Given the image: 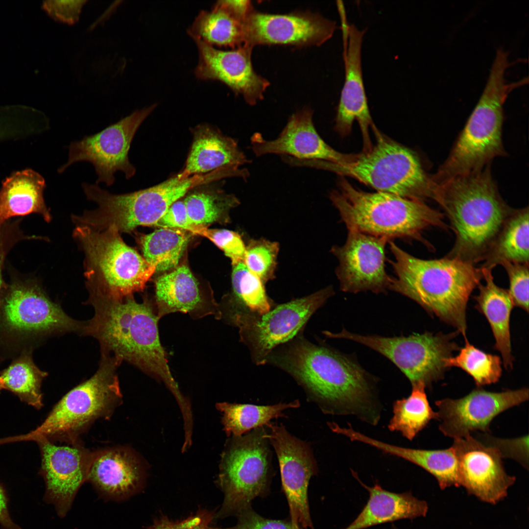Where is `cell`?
Masks as SVG:
<instances>
[{
  "mask_svg": "<svg viewBox=\"0 0 529 529\" xmlns=\"http://www.w3.org/2000/svg\"><path fill=\"white\" fill-rule=\"evenodd\" d=\"M268 360L293 376L324 413L354 415L372 425L378 422L372 380L345 355L301 340Z\"/></svg>",
  "mask_w": 529,
  "mask_h": 529,
  "instance_id": "1",
  "label": "cell"
},
{
  "mask_svg": "<svg viewBox=\"0 0 529 529\" xmlns=\"http://www.w3.org/2000/svg\"><path fill=\"white\" fill-rule=\"evenodd\" d=\"M89 302L95 314L84 324L82 333L99 342L102 352L113 353L120 361H126L162 381L175 398L181 409L189 400L181 393L174 379L166 352L159 338V320L146 298L138 303L133 296L122 300L89 290Z\"/></svg>",
  "mask_w": 529,
  "mask_h": 529,
  "instance_id": "2",
  "label": "cell"
},
{
  "mask_svg": "<svg viewBox=\"0 0 529 529\" xmlns=\"http://www.w3.org/2000/svg\"><path fill=\"white\" fill-rule=\"evenodd\" d=\"M444 212L455 235L445 257L473 265L483 261L514 209L503 199L491 164L437 186L433 199Z\"/></svg>",
  "mask_w": 529,
  "mask_h": 529,
  "instance_id": "3",
  "label": "cell"
},
{
  "mask_svg": "<svg viewBox=\"0 0 529 529\" xmlns=\"http://www.w3.org/2000/svg\"><path fill=\"white\" fill-rule=\"evenodd\" d=\"M388 242L394 258L390 263L396 274L389 289L414 300L466 338L467 305L483 279L481 268L446 257L419 259L393 241Z\"/></svg>",
  "mask_w": 529,
  "mask_h": 529,
  "instance_id": "4",
  "label": "cell"
},
{
  "mask_svg": "<svg viewBox=\"0 0 529 529\" xmlns=\"http://www.w3.org/2000/svg\"><path fill=\"white\" fill-rule=\"evenodd\" d=\"M508 52L499 48L480 99L449 155L432 175L441 185L459 175L476 172L506 152L502 140L503 106L509 93L528 82V78L508 82Z\"/></svg>",
  "mask_w": 529,
  "mask_h": 529,
  "instance_id": "5",
  "label": "cell"
},
{
  "mask_svg": "<svg viewBox=\"0 0 529 529\" xmlns=\"http://www.w3.org/2000/svg\"><path fill=\"white\" fill-rule=\"evenodd\" d=\"M338 188L329 197L348 231L385 237L389 241L394 238L417 240L432 250L433 247L422 236L423 231L432 227L448 231L450 227L444 221V213L424 201L363 191L342 176Z\"/></svg>",
  "mask_w": 529,
  "mask_h": 529,
  "instance_id": "6",
  "label": "cell"
},
{
  "mask_svg": "<svg viewBox=\"0 0 529 529\" xmlns=\"http://www.w3.org/2000/svg\"><path fill=\"white\" fill-rule=\"evenodd\" d=\"M227 176L221 168L185 179L176 175L153 187L122 194L112 193L96 184L83 183L87 198L97 207L76 216L75 220L79 225L97 231L114 225L120 233H130L140 226L155 225L170 206L192 189Z\"/></svg>",
  "mask_w": 529,
  "mask_h": 529,
  "instance_id": "7",
  "label": "cell"
},
{
  "mask_svg": "<svg viewBox=\"0 0 529 529\" xmlns=\"http://www.w3.org/2000/svg\"><path fill=\"white\" fill-rule=\"evenodd\" d=\"M117 359L102 352L99 367L89 379L67 393L54 405L45 420L29 433L7 438L8 443L45 438L71 445L99 419H110L122 403L116 372Z\"/></svg>",
  "mask_w": 529,
  "mask_h": 529,
  "instance_id": "8",
  "label": "cell"
},
{
  "mask_svg": "<svg viewBox=\"0 0 529 529\" xmlns=\"http://www.w3.org/2000/svg\"><path fill=\"white\" fill-rule=\"evenodd\" d=\"M376 143L367 153L344 164L318 161L315 167L354 178L377 192L424 201L433 200L437 185L416 154L372 128Z\"/></svg>",
  "mask_w": 529,
  "mask_h": 529,
  "instance_id": "9",
  "label": "cell"
},
{
  "mask_svg": "<svg viewBox=\"0 0 529 529\" xmlns=\"http://www.w3.org/2000/svg\"><path fill=\"white\" fill-rule=\"evenodd\" d=\"M73 236L84 254L88 290L122 300L143 291L156 272L155 266L123 241L114 225L102 231L76 226Z\"/></svg>",
  "mask_w": 529,
  "mask_h": 529,
  "instance_id": "10",
  "label": "cell"
},
{
  "mask_svg": "<svg viewBox=\"0 0 529 529\" xmlns=\"http://www.w3.org/2000/svg\"><path fill=\"white\" fill-rule=\"evenodd\" d=\"M264 426L231 436L221 455L217 483L224 494L216 517L237 516L256 497L269 493L274 473L272 452Z\"/></svg>",
  "mask_w": 529,
  "mask_h": 529,
  "instance_id": "11",
  "label": "cell"
},
{
  "mask_svg": "<svg viewBox=\"0 0 529 529\" xmlns=\"http://www.w3.org/2000/svg\"><path fill=\"white\" fill-rule=\"evenodd\" d=\"M458 332L449 334L426 332L408 337L364 336L343 330L326 335L366 346L391 361L406 375L412 388L430 387L442 379L448 368L446 360L459 347L454 339Z\"/></svg>",
  "mask_w": 529,
  "mask_h": 529,
  "instance_id": "12",
  "label": "cell"
},
{
  "mask_svg": "<svg viewBox=\"0 0 529 529\" xmlns=\"http://www.w3.org/2000/svg\"><path fill=\"white\" fill-rule=\"evenodd\" d=\"M156 106L154 104L136 110L99 132L72 142L68 161L58 168V173L63 172L73 163L87 161L95 168L96 184L103 182L107 186L112 185L114 174L119 170L124 173L126 179L131 178L136 172L128 157L131 143L141 124Z\"/></svg>",
  "mask_w": 529,
  "mask_h": 529,
  "instance_id": "13",
  "label": "cell"
},
{
  "mask_svg": "<svg viewBox=\"0 0 529 529\" xmlns=\"http://www.w3.org/2000/svg\"><path fill=\"white\" fill-rule=\"evenodd\" d=\"M332 287L280 305L261 315L236 316L232 321L240 329L242 340L255 361L264 363L271 350L295 336L313 313L333 294Z\"/></svg>",
  "mask_w": 529,
  "mask_h": 529,
  "instance_id": "14",
  "label": "cell"
},
{
  "mask_svg": "<svg viewBox=\"0 0 529 529\" xmlns=\"http://www.w3.org/2000/svg\"><path fill=\"white\" fill-rule=\"evenodd\" d=\"M265 427L266 437L278 461L282 487L287 498L290 521L304 529H314L308 488L318 467L309 443L291 434L282 424L270 422Z\"/></svg>",
  "mask_w": 529,
  "mask_h": 529,
  "instance_id": "15",
  "label": "cell"
},
{
  "mask_svg": "<svg viewBox=\"0 0 529 529\" xmlns=\"http://www.w3.org/2000/svg\"><path fill=\"white\" fill-rule=\"evenodd\" d=\"M529 396L528 388L495 392L478 387L461 398L436 401L439 430L454 439L478 431L487 433L496 416L527 401Z\"/></svg>",
  "mask_w": 529,
  "mask_h": 529,
  "instance_id": "16",
  "label": "cell"
},
{
  "mask_svg": "<svg viewBox=\"0 0 529 529\" xmlns=\"http://www.w3.org/2000/svg\"><path fill=\"white\" fill-rule=\"evenodd\" d=\"M387 241L385 237L348 231L345 244L332 247L331 252L339 262L336 273L342 291L379 293L389 289L392 278L385 269Z\"/></svg>",
  "mask_w": 529,
  "mask_h": 529,
  "instance_id": "17",
  "label": "cell"
},
{
  "mask_svg": "<svg viewBox=\"0 0 529 529\" xmlns=\"http://www.w3.org/2000/svg\"><path fill=\"white\" fill-rule=\"evenodd\" d=\"M36 441L41 454L45 499L54 506L58 516L64 517L79 488L87 481L93 451L81 440L66 446H57L45 438Z\"/></svg>",
  "mask_w": 529,
  "mask_h": 529,
  "instance_id": "18",
  "label": "cell"
},
{
  "mask_svg": "<svg viewBox=\"0 0 529 529\" xmlns=\"http://www.w3.org/2000/svg\"><path fill=\"white\" fill-rule=\"evenodd\" d=\"M244 44L319 45L329 39L336 23L309 12L269 14L252 10L244 22Z\"/></svg>",
  "mask_w": 529,
  "mask_h": 529,
  "instance_id": "19",
  "label": "cell"
},
{
  "mask_svg": "<svg viewBox=\"0 0 529 529\" xmlns=\"http://www.w3.org/2000/svg\"><path fill=\"white\" fill-rule=\"evenodd\" d=\"M451 447L457 458L461 486L469 493L493 504L507 495L516 478L506 473L495 448L471 435L454 439Z\"/></svg>",
  "mask_w": 529,
  "mask_h": 529,
  "instance_id": "20",
  "label": "cell"
},
{
  "mask_svg": "<svg viewBox=\"0 0 529 529\" xmlns=\"http://www.w3.org/2000/svg\"><path fill=\"white\" fill-rule=\"evenodd\" d=\"M193 40L198 52V64L194 71L198 79L219 81L236 94L241 95L251 105L263 98L269 83L253 70L251 58L252 47L244 44L224 50L199 40Z\"/></svg>",
  "mask_w": 529,
  "mask_h": 529,
  "instance_id": "21",
  "label": "cell"
},
{
  "mask_svg": "<svg viewBox=\"0 0 529 529\" xmlns=\"http://www.w3.org/2000/svg\"><path fill=\"white\" fill-rule=\"evenodd\" d=\"M313 111L305 107L292 114L278 137L264 139L259 133L251 137V149L258 157L281 154L298 160L322 161L344 164L355 160L359 154H344L331 147L320 136L313 120Z\"/></svg>",
  "mask_w": 529,
  "mask_h": 529,
  "instance_id": "22",
  "label": "cell"
},
{
  "mask_svg": "<svg viewBox=\"0 0 529 529\" xmlns=\"http://www.w3.org/2000/svg\"><path fill=\"white\" fill-rule=\"evenodd\" d=\"M7 325L23 332L82 331L84 324L69 316L35 283L15 282L5 297Z\"/></svg>",
  "mask_w": 529,
  "mask_h": 529,
  "instance_id": "23",
  "label": "cell"
},
{
  "mask_svg": "<svg viewBox=\"0 0 529 529\" xmlns=\"http://www.w3.org/2000/svg\"><path fill=\"white\" fill-rule=\"evenodd\" d=\"M144 463L126 446L93 451L87 481L103 499L125 500L140 491L145 481Z\"/></svg>",
  "mask_w": 529,
  "mask_h": 529,
  "instance_id": "24",
  "label": "cell"
},
{
  "mask_svg": "<svg viewBox=\"0 0 529 529\" xmlns=\"http://www.w3.org/2000/svg\"><path fill=\"white\" fill-rule=\"evenodd\" d=\"M365 30L354 24L348 25V50L344 61L345 78L336 117L335 130L342 137L349 135L354 121L357 120L363 140V153L372 148L369 128L375 125L369 112L362 79L361 48Z\"/></svg>",
  "mask_w": 529,
  "mask_h": 529,
  "instance_id": "25",
  "label": "cell"
},
{
  "mask_svg": "<svg viewBox=\"0 0 529 529\" xmlns=\"http://www.w3.org/2000/svg\"><path fill=\"white\" fill-rule=\"evenodd\" d=\"M155 291L159 319L175 312L188 313L195 319L210 314L221 317L218 306L206 301L197 281L185 264L156 279Z\"/></svg>",
  "mask_w": 529,
  "mask_h": 529,
  "instance_id": "26",
  "label": "cell"
},
{
  "mask_svg": "<svg viewBox=\"0 0 529 529\" xmlns=\"http://www.w3.org/2000/svg\"><path fill=\"white\" fill-rule=\"evenodd\" d=\"M193 140L181 179L210 173L223 168H240L250 162L234 139L206 125L192 130Z\"/></svg>",
  "mask_w": 529,
  "mask_h": 529,
  "instance_id": "27",
  "label": "cell"
},
{
  "mask_svg": "<svg viewBox=\"0 0 529 529\" xmlns=\"http://www.w3.org/2000/svg\"><path fill=\"white\" fill-rule=\"evenodd\" d=\"M352 472L367 490L369 496L360 514L343 529H364L399 520L413 519L427 514V503L413 496L411 492H390L383 489L377 483L372 487L368 486L359 479L356 473L353 471Z\"/></svg>",
  "mask_w": 529,
  "mask_h": 529,
  "instance_id": "28",
  "label": "cell"
},
{
  "mask_svg": "<svg viewBox=\"0 0 529 529\" xmlns=\"http://www.w3.org/2000/svg\"><path fill=\"white\" fill-rule=\"evenodd\" d=\"M44 178L27 169L13 173L0 189V228L10 218L36 213L49 222L51 216L44 198Z\"/></svg>",
  "mask_w": 529,
  "mask_h": 529,
  "instance_id": "29",
  "label": "cell"
},
{
  "mask_svg": "<svg viewBox=\"0 0 529 529\" xmlns=\"http://www.w3.org/2000/svg\"><path fill=\"white\" fill-rule=\"evenodd\" d=\"M485 285H478L479 294L474 297L476 308L487 319L495 340L494 348L502 355L505 367H513L511 354L510 317L514 305L508 291L497 286L492 269L481 268Z\"/></svg>",
  "mask_w": 529,
  "mask_h": 529,
  "instance_id": "30",
  "label": "cell"
},
{
  "mask_svg": "<svg viewBox=\"0 0 529 529\" xmlns=\"http://www.w3.org/2000/svg\"><path fill=\"white\" fill-rule=\"evenodd\" d=\"M353 439L421 467L436 479L441 489L461 486L458 462L452 447L441 450L405 448L384 442L359 432L354 433Z\"/></svg>",
  "mask_w": 529,
  "mask_h": 529,
  "instance_id": "31",
  "label": "cell"
},
{
  "mask_svg": "<svg viewBox=\"0 0 529 529\" xmlns=\"http://www.w3.org/2000/svg\"><path fill=\"white\" fill-rule=\"evenodd\" d=\"M529 208L514 209L506 219L480 267L492 269L504 262L529 264Z\"/></svg>",
  "mask_w": 529,
  "mask_h": 529,
  "instance_id": "32",
  "label": "cell"
},
{
  "mask_svg": "<svg viewBox=\"0 0 529 529\" xmlns=\"http://www.w3.org/2000/svg\"><path fill=\"white\" fill-rule=\"evenodd\" d=\"M187 32L193 40H199L214 47L234 49L245 42L244 22L218 1L211 10L201 11Z\"/></svg>",
  "mask_w": 529,
  "mask_h": 529,
  "instance_id": "33",
  "label": "cell"
},
{
  "mask_svg": "<svg viewBox=\"0 0 529 529\" xmlns=\"http://www.w3.org/2000/svg\"><path fill=\"white\" fill-rule=\"evenodd\" d=\"M298 400L289 403L260 406L248 404L220 402L216 409L222 414L223 429L227 437L239 436L257 428L264 426L272 419L286 417L283 411L288 409L298 408Z\"/></svg>",
  "mask_w": 529,
  "mask_h": 529,
  "instance_id": "34",
  "label": "cell"
},
{
  "mask_svg": "<svg viewBox=\"0 0 529 529\" xmlns=\"http://www.w3.org/2000/svg\"><path fill=\"white\" fill-rule=\"evenodd\" d=\"M192 234L178 229L161 228L139 239L143 257L162 272L176 267Z\"/></svg>",
  "mask_w": 529,
  "mask_h": 529,
  "instance_id": "35",
  "label": "cell"
},
{
  "mask_svg": "<svg viewBox=\"0 0 529 529\" xmlns=\"http://www.w3.org/2000/svg\"><path fill=\"white\" fill-rule=\"evenodd\" d=\"M423 387H412L407 398L395 401L393 416L388 428L412 440L432 420H438L437 412L431 407Z\"/></svg>",
  "mask_w": 529,
  "mask_h": 529,
  "instance_id": "36",
  "label": "cell"
},
{
  "mask_svg": "<svg viewBox=\"0 0 529 529\" xmlns=\"http://www.w3.org/2000/svg\"><path fill=\"white\" fill-rule=\"evenodd\" d=\"M47 373L40 370L28 356L14 361L2 373V387L12 392L26 404L40 409L43 406L41 385Z\"/></svg>",
  "mask_w": 529,
  "mask_h": 529,
  "instance_id": "37",
  "label": "cell"
},
{
  "mask_svg": "<svg viewBox=\"0 0 529 529\" xmlns=\"http://www.w3.org/2000/svg\"><path fill=\"white\" fill-rule=\"evenodd\" d=\"M184 202L191 221L197 226L204 227L221 219H227L229 210L240 203L235 195L213 189L195 191Z\"/></svg>",
  "mask_w": 529,
  "mask_h": 529,
  "instance_id": "38",
  "label": "cell"
},
{
  "mask_svg": "<svg viewBox=\"0 0 529 529\" xmlns=\"http://www.w3.org/2000/svg\"><path fill=\"white\" fill-rule=\"evenodd\" d=\"M465 345L458 355L446 360L447 368L457 367L473 379L478 387L497 383L502 373L500 357L487 354L470 344L465 338Z\"/></svg>",
  "mask_w": 529,
  "mask_h": 529,
  "instance_id": "39",
  "label": "cell"
},
{
  "mask_svg": "<svg viewBox=\"0 0 529 529\" xmlns=\"http://www.w3.org/2000/svg\"><path fill=\"white\" fill-rule=\"evenodd\" d=\"M232 282L233 291L242 306L252 315H262L271 309L264 283L250 272L243 262L233 265ZM244 314V315H247Z\"/></svg>",
  "mask_w": 529,
  "mask_h": 529,
  "instance_id": "40",
  "label": "cell"
},
{
  "mask_svg": "<svg viewBox=\"0 0 529 529\" xmlns=\"http://www.w3.org/2000/svg\"><path fill=\"white\" fill-rule=\"evenodd\" d=\"M279 250L278 242L251 239L246 246L243 263L250 272L265 283L275 277Z\"/></svg>",
  "mask_w": 529,
  "mask_h": 529,
  "instance_id": "41",
  "label": "cell"
},
{
  "mask_svg": "<svg viewBox=\"0 0 529 529\" xmlns=\"http://www.w3.org/2000/svg\"><path fill=\"white\" fill-rule=\"evenodd\" d=\"M197 235L207 238L222 250L231 259L232 265L243 262L246 246L239 233L227 229L202 227Z\"/></svg>",
  "mask_w": 529,
  "mask_h": 529,
  "instance_id": "42",
  "label": "cell"
},
{
  "mask_svg": "<svg viewBox=\"0 0 529 529\" xmlns=\"http://www.w3.org/2000/svg\"><path fill=\"white\" fill-rule=\"evenodd\" d=\"M476 438L495 448L502 458H508L519 462L525 468L529 467V436L511 439L500 438L487 433H479Z\"/></svg>",
  "mask_w": 529,
  "mask_h": 529,
  "instance_id": "43",
  "label": "cell"
},
{
  "mask_svg": "<svg viewBox=\"0 0 529 529\" xmlns=\"http://www.w3.org/2000/svg\"><path fill=\"white\" fill-rule=\"evenodd\" d=\"M508 276V290L513 304L529 312V264L504 262L501 264Z\"/></svg>",
  "mask_w": 529,
  "mask_h": 529,
  "instance_id": "44",
  "label": "cell"
},
{
  "mask_svg": "<svg viewBox=\"0 0 529 529\" xmlns=\"http://www.w3.org/2000/svg\"><path fill=\"white\" fill-rule=\"evenodd\" d=\"M215 516L212 511L204 509L181 520L174 521L163 515L156 518L147 529H216L212 525Z\"/></svg>",
  "mask_w": 529,
  "mask_h": 529,
  "instance_id": "45",
  "label": "cell"
},
{
  "mask_svg": "<svg viewBox=\"0 0 529 529\" xmlns=\"http://www.w3.org/2000/svg\"><path fill=\"white\" fill-rule=\"evenodd\" d=\"M238 522L234 526L216 529H301L290 520H276L265 518L258 514L250 506L237 516Z\"/></svg>",
  "mask_w": 529,
  "mask_h": 529,
  "instance_id": "46",
  "label": "cell"
},
{
  "mask_svg": "<svg viewBox=\"0 0 529 529\" xmlns=\"http://www.w3.org/2000/svg\"><path fill=\"white\" fill-rule=\"evenodd\" d=\"M155 226L161 228L178 229L197 235L202 227L195 225L190 220L184 200L173 203Z\"/></svg>",
  "mask_w": 529,
  "mask_h": 529,
  "instance_id": "47",
  "label": "cell"
},
{
  "mask_svg": "<svg viewBox=\"0 0 529 529\" xmlns=\"http://www.w3.org/2000/svg\"><path fill=\"white\" fill-rule=\"evenodd\" d=\"M86 0H47L43 8L55 21L72 24L79 19V14Z\"/></svg>",
  "mask_w": 529,
  "mask_h": 529,
  "instance_id": "48",
  "label": "cell"
},
{
  "mask_svg": "<svg viewBox=\"0 0 529 529\" xmlns=\"http://www.w3.org/2000/svg\"><path fill=\"white\" fill-rule=\"evenodd\" d=\"M218 1L236 17L243 22L253 10L249 0H222Z\"/></svg>",
  "mask_w": 529,
  "mask_h": 529,
  "instance_id": "49",
  "label": "cell"
},
{
  "mask_svg": "<svg viewBox=\"0 0 529 529\" xmlns=\"http://www.w3.org/2000/svg\"><path fill=\"white\" fill-rule=\"evenodd\" d=\"M0 524L4 529H20L9 515L5 494L0 484Z\"/></svg>",
  "mask_w": 529,
  "mask_h": 529,
  "instance_id": "50",
  "label": "cell"
},
{
  "mask_svg": "<svg viewBox=\"0 0 529 529\" xmlns=\"http://www.w3.org/2000/svg\"><path fill=\"white\" fill-rule=\"evenodd\" d=\"M2 388H3V387H2V384H1V380H0V389H1Z\"/></svg>",
  "mask_w": 529,
  "mask_h": 529,
  "instance_id": "51",
  "label": "cell"
}]
</instances>
